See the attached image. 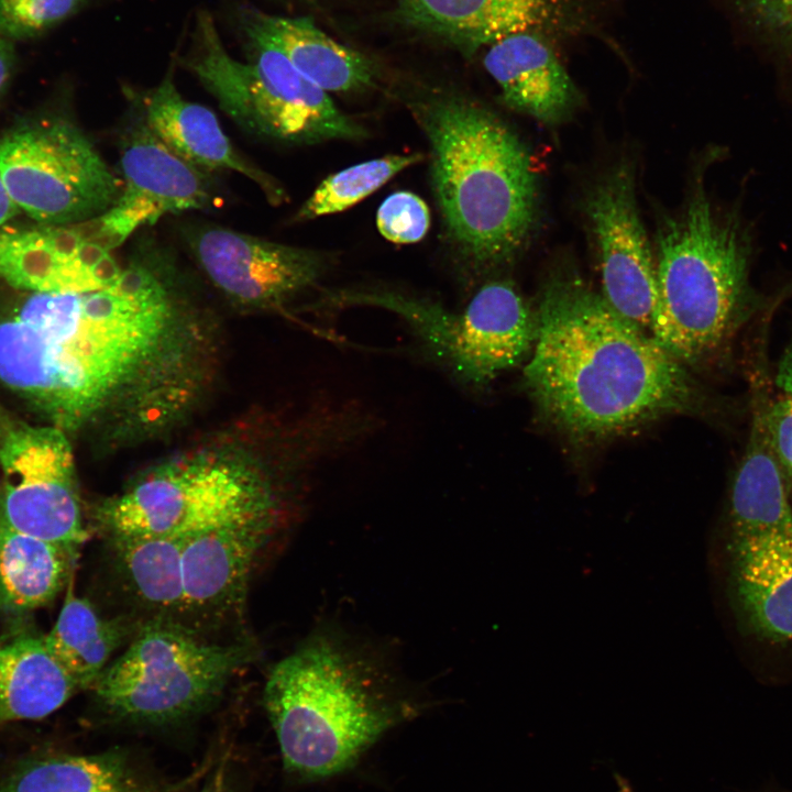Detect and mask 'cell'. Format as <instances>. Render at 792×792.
<instances>
[{"instance_id":"cb8c5ba5","label":"cell","mask_w":792,"mask_h":792,"mask_svg":"<svg viewBox=\"0 0 792 792\" xmlns=\"http://www.w3.org/2000/svg\"><path fill=\"white\" fill-rule=\"evenodd\" d=\"M139 627L125 617H102L88 600L77 596L69 584L57 620L43 640L79 690H91L112 653L134 636Z\"/></svg>"},{"instance_id":"f1b7e54d","label":"cell","mask_w":792,"mask_h":792,"mask_svg":"<svg viewBox=\"0 0 792 792\" xmlns=\"http://www.w3.org/2000/svg\"><path fill=\"white\" fill-rule=\"evenodd\" d=\"M87 0H0V36L12 42L45 34L75 14Z\"/></svg>"},{"instance_id":"7a4b0ae2","label":"cell","mask_w":792,"mask_h":792,"mask_svg":"<svg viewBox=\"0 0 792 792\" xmlns=\"http://www.w3.org/2000/svg\"><path fill=\"white\" fill-rule=\"evenodd\" d=\"M524 382L544 417L579 439L616 436L701 399L685 365L572 273L542 292Z\"/></svg>"},{"instance_id":"8fae6325","label":"cell","mask_w":792,"mask_h":792,"mask_svg":"<svg viewBox=\"0 0 792 792\" xmlns=\"http://www.w3.org/2000/svg\"><path fill=\"white\" fill-rule=\"evenodd\" d=\"M0 178L16 208L47 226L101 215L123 186L87 135L52 114L25 119L0 136Z\"/></svg>"},{"instance_id":"e0dca14e","label":"cell","mask_w":792,"mask_h":792,"mask_svg":"<svg viewBox=\"0 0 792 792\" xmlns=\"http://www.w3.org/2000/svg\"><path fill=\"white\" fill-rule=\"evenodd\" d=\"M140 108L152 132L188 163L202 170L240 173L257 184L270 201H280L282 188L237 152L216 114L180 95L174 82L173 64L158 86L143 97Z\"/></svg>"},{"instance_id":"2e32d148","label":"cell","mask_w":792,"mask_h":792,"mask_svg":"<svg viewBox=\"0 0 792 792\" xmlns=\"http://www.w3.org/2000/svg\"><path fill=\"white\" fill-rule=\"evenodd\" d=\"M284 522L263 518L186 538L180 623L213 624L238 613L258 556Z\"/></svg>"},{"instance_id":"f546056e","label":"cell","mask_w":792,"mask_h":792,"mask_svg":"<svg viewBox=\"0 0 792 792\" xmlns=\"http://www.w3.org/2000/svg\"><path fill=\"white\" fill-rule=\"evenodd\" d=\"M376 224L380 233L391 242L415 243L427 234L430 213L420 197L409 191H397L380 206Z\"/></svg>"},{"instance_id":"9a60e30c","label":"cell","mask_w":792,"mask_h":792,"mask_svg":"<svg viewBox=\"0 0 792 792\" xmlns=\"http://www.w3.org/2000/svg\"><path fill=\"white\" fill-rule=\"evenodd\" d=\"M100 215L61 226L0 229V277L33 293L87 292L113 283L121 267Z\"/></svg>"},{"instance_id":"4316f807","label":"cell","mask_w":792,"mask_h":792,"mask_svg":"<svg viewBox=\"0 0 792 792\" xmlns=\"http://www.w3.org/2000/svg\"><path fill=\"white\" fill-rule=\"evenodd\" d=\"M424 156L392 154L344 168L327 177L298 210V220H310L349 209L381 188Z\"/></svg>"},{"instance_id":"484cf974","label":"cell","mask_w":792,"mask_h":792,"mask_svg":"<svg viewBox=\"0 0 792 792\" xmlns=\"http://www.w3.org/2000/svg\"><path fill=\"white\" fill-rule=\"evenodd\" d=\"M114 566L132 598L155 617L180 623L186 538L108 536Z\"/></svg>"},{"instance_id":"4fadbf2b","label":"cell","mask_w":792,"mask_h":792,"mask_svg":"<svg viewBox=\"0 0 792 792\" xmlns=\"http://www.w3.org/2000/svg\"><path fill=\"white\" fill-rule=\"evenodd\" d=\"M584 210L598 246L602 297L620 318L650 334L656 261L637 204L632 165L624 161L600 178L585 197Z\"/></svg>"},{"instance_id":"4dcf8cb0","label":"cell","mask_w":792,"mask_h":792,"mask_svg":"<svg viewBox=\"0 0 792 792\" xmlns=\"http://www.w3.org/2000/svg\"><path fill=\"white\" fill-rule=\"evenodd\" d=\"M738 3L758 32L792 52V0H738Z\"/></svg>"},{"instance_id":"5bb4252c","label":"cell","mask_w":792,"mask_h":792,"mask_svg":"<svg viewBox=\"0 0 792 792\" xmlns=\"http://www.w3.org/2000/svg\"><path fill=\"white\" fill-rule=\"evenodd\" d=\"M185 240L209 280L231 301L248 308H280L315 286L326 262L316 251L231 229L200 226Z\"/></svg>"},{"instance_id":"277c9868","label":"cell","mask_w":792,"mask_h":792,"mask_svg":"<svg viewBox=\"0 0 792 792\" xmlns=\"http://www.w3.org/2000/svg\"><path fill=\"white\" fill-rule=\"evenodd\" d=\"M754 254L748 222L713 202L702 173L682 210L658 229L654 341L683 365L702 364L790 297L792 280L772 296L755 288Z\"/></svg>"},{"instance_id":"6da1fadb","label":"cell","mask_w":792,"mask_h":792,"mask_svg":"<svg viewBox=\"0 0 792 792\" xmlns=\"http://www.w3.org/2000/svg\"><path fill=\"white\" fill-rule=\"evenodd\" d=\"M177 273L146 244L105 287L33 293L10 356L18 394L65 432L123 404L179 340Z\"/></svg>"},{"instance_id":"d4e9b609","label":"cell","mask_w":792,"mask_h":792,"mask_svg":"<svg viewBox=\"0 0 792 792\" xmlns=\"http://www.w3.org/2000/svg\"><path fill=\"white\" fill-rule=\"evenodd\" d=\"M75 556L0 525V612L16 615L50 604L67 581Z\"/></svg>"},{"instance_id":"9c48e42d","label":"cell","mask_w":792,"mask_h":792,"mask_svg":"<svg viewBox=\"0 0 792 792\" xmlns=\"http://www.w3.org/2000/svg\"><path fill=\"white\" fill-rule=\"evenodd\" d=\"M320 305L327 309L369 306L395 314L426 359L473 391L515 367L537 337V315L515 286L502 279L482 285L460 310L383 288L326 292Z\"/></svg>"},{"instance_id":"7402d4cb","label":"cell","mask_w":792,"mask_h":792,"mask_svg":"<svg viewBox=\"0 0 792 792\" xmlns=\"http://www.w3.org/2000/svg\"><path fill=\"white\" fill-rule=\"evenodd\" d=\"M241 26L268 41L327 92L362 91L374 82L373 64L328 36L309 18L277 16L246 9Z\"/></svg>"},{"instance_id":"30bf717a","label":"cell","mask_w":792,"mask_h":792,"mask_svg":"<svg viewBox=\"0 0 792 792\" xmlns=\"http://www.w3.org/2000/svg\"><path fill=\"white\" fill-rule=\"evenodd\" d=\"M249 659L245 646L208 642L182 623L153 617L91 690L116 717L168 724L202 711Z\"/></svg>"},{"instance_id":"8992f818","label":"cell","mask_w":792,"mask_h":792,"mask_svg":"<svg viewBox=\"0 0 792 792\" xmlns=\"http://www.w3.org/2000/svg\"><path fill=\"white\" fill-rule=\"evenodd\" d=\"M715 562L741 641L758 658L792 669V502L761 418L749 421Z\"/></svg>"},{"instance_id":"5b68a950","label":"cell","mask_w":792,"mask_h":792,"mask_svg":"<svg viewBox=\"0 0 792 792\" xmlns=\"http://www.w3.org/2000/svg\"><path fill=\"white\" fill-rule=\"evenodd\" d=\"M411 107L430 146L443 223L461 256L476 270L512 260L536 223L528 151L495 114L465 97L439 95Z\"/></svg>"},{"instance_id":"83f0119b","label":"cell","mask_w":792,"mask_h":792,"mask_svg":"<svg viewBox=\"0 0 792 792\" xmlns=\"http://www.w3.org/2000/svg\"><path fill=\"white\" fill-rule=\"evenodd\" d=\"M767 425L788 495L792 502V341L781 354L767 404Z\"/></svg>"},{"instance_id":"836d02e7","label":"cell","mask_w":792,"mask_h":792,"mask_svg":"<svg viewBox=\"0 0 792 792\" xmlns=\"http://www.w3.org/2000/svg\"><path fill=\"white\" fill-rule=\"evenodd\" d=\"M202 792H224L220 787H209Z\"/></svg>"},{"instance_id":"ba28073f","label":"cell","mask_w":792,"mask_h":792,"mask_svg":"<svg viewBox=\"0 0 792 792\" xmlns=\"http://www.w3.org/2000/svg\"><path fill=\"white\" fill-rule=\"evenodd\" d=\"M243 32L251 51L249 63L228 54L212 18L202 11L194 45L183 61L240 129L289 145L360 140L367 134L279 50L253 32Z\"/></svg>"},{"instance_id":"603a6c76","label":"cell","mask_w":792,"mask_h":792,"mask_svg":"<svg viewBox=\"0 0 792 792\" xmlns=\"http://www.w3.org/2000/svg\"><path fill=\"white\" fill-rule=\"evenodd\" d=\"M78 691L43 636L19 632L0 644V723L44 718Z\"/></svg>"},{"instance_id":"7c38bea8","label":"cell","mask_w":792,"mask_h":792,"mask_svg":"<svg viewBox=\"0 0 792 792\" xmlns=\"http://www.w3.org/2000/svg\"><path fill=\"white\" fill-rule=\"evenodd\" d=\"M0 525L77 553L88 535L66 432L0 409Z\"/></svg>"},{"instance_id":"ac0fdd59","label":"cell","mask_w":792,"mask_h":792,"mask_svg":"<svg viewBox=\"0 0 792 792\" xmlns=\"http://www.w3.org/2000/svg\"><path fill=\"white\" fill-rule=\"evenodd\" d=\"M131 123L121 139L119 199L145 208L155 221L165 213L208 207L213 194L202 169L167 147L147 127L142 111Z\"/></svg>"},{"instance_id":"d6a6232c","label":"cell","mask_w":792,"mask_h":792,"mask_svg":"<svg viewBox=\"0 0 792 792\" xmlns=\"http://www.w3.org/2000/svg\"><path fill=\"white\" fill-rule=\"evenodd\" d=\"M18 210L19 209L11 200L0 178V229H2L6 223L15 216Z\"/></svg>"},{"instance_id":"44dd1931","label":"cell","mask_w":792,"mask_h":792,"mask_svg":"<svg viewBox=\"0 0 792 792\" xmlns=\"http://www.w3.org/2000/svg\"><path fill=\"white\" fill-rule=\"evenodd\" d=\"M554 0H399L402 18L421 31L473 52L552 15Z\"/></svg>"},{"instance_id":"ffe728a7","label":"cell","mask_w":792,"mask_h":792,"mask_svg":"<svg viewBox=\"0 0 792 792\" xmlns=\"http://www.w3.org/2000/svg\"><path fill=\"white\" fill-rule=\"evenodd\" d=\"M0 792H142L122 754L48 744L0 751Z\"/></svg>"},{"instance_id":"1f68e13d","label":"cell","mask_w":792,"mask_h":792,"mask_svg":"<svg viewBox=\"0 0 792 792\" xmlns=\"http://www.w3.org/2000/svg\"><path fill=\"white\" fill-rule=\"evenodd\" d=\"M16 64L14 42L0 36V99L7 91Z\"/></svg>"},{"instance_id":"d6986e66","label":"cell","mask_w":792,"mask_h":792,"mask_svg":"<svg viewBox=\"0 0 792 792\" xmlns=\"http://www.w3.org/2000/svg\"><path fill=\"white\" fill-rule=\"evenodd\" d=\"M484 66L510 108L544 124L561 123L579 105L580 95L565 68L551 48L530 32L493 43Z\"/></svg>"},{"instance_id":"3957f363","label":"cell","mask_w":792,"mask_h":792,"mask_svg":"<svg viewBox=\"0 0 792 792\" xmlns=\"http://www.w3.org/2000/svg\"><path fill=\"white\" fill-rule=\"evenodd\" d=\"M263 697L285 769L310 781L351 769L425 708L384 652L334 624L272 668Z\"/></svg>"},{"instance_id":"52a82bcc","label":"cell","mask_w":792,"mask_h":792,"mask_svg":"<svg viewBox=\"0 0 792 792\" xmlns=\"http://www.w3.org/2000/svg\"><path fill=\"white\" fill-rule=\"evenodd\" d=\"M308 471L270 472L238 451L201 450L136 476L95 509L108 536L190 538L263 518L287 519L285 484Z\"/></svg>"}]
</instances>
